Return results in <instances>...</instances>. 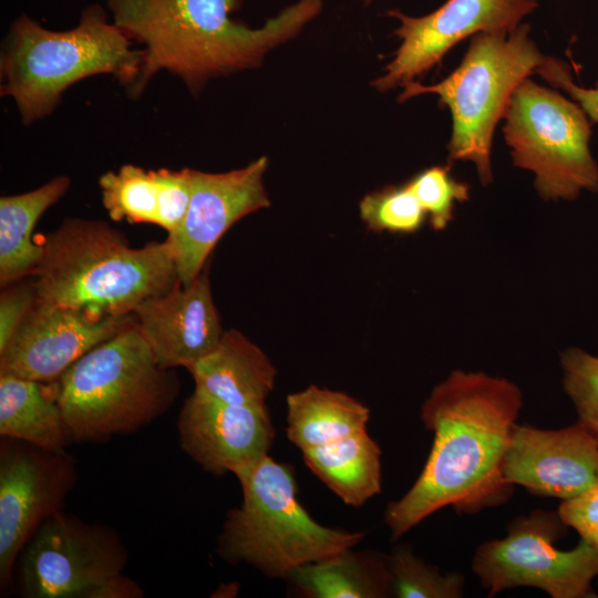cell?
Segmentation results:
<instances>
[{
    "label": "cell",
    "instance_id": "cell-4",
    "mask_svg": "<svg viewBox=\"0 0 598 598\" xmlns=\"http://www.w3.org/2000/svg\"><path fill=\"white\" fill-rule=\"evenodd\" d=\"M131 43L96 3L65 31L48 30L21 14L2 41L0 95L13 99L21 122L29 126L49 116L63 92L89 76L112 74L128 92L143 59V51Z\"/></svg>",
    "mask_w": 598,
    "mask_h": 598
},
{
    "label": "cell",
    "instance_id": "cell-33",
    "mask_svg": "<svg viewBox=\"0 0 598 598\" xmlns=\"http://www.w3.org/2000/svg\"><path fill=\"white\" fill-rule=\"evenodd\" d=\"M367 2H370V0H365Z\"/></svg>",
    "mask_w": 598,
    "mask_h": 598
},
{
    "label": "cell",
    "instance_id": "cell-24",
    "mask_svg": "<svg viewBox=\"0 0 598 598\" xmlns=\"http://www.w3.org/2000/svg\"><path fill=\"white\" fill-rule=\"evenodd\" d=\"M370 410L341 391L310 385L287 396V437L301 451L367 429Z\"/></svg>",
    "mask_w": 598,
    "mask_h": 598
},
{
    "label": "cell",
    "instance_id": "cell-3",
    "mask_svg": "<svg viewBox=\"0 0 598 598\" xmlns=\"http://www.w3.org/2000/svg\"><path fill=\"white\" fill-rule=\"evenodd\" d=\"M43 247L38 299L95 316L131 315L179 280L168 239L133 248L103 220L65 218Z\"/></svg>",
    "mask_w": 598,
    "mask_h": 598
},
{
    "label": "cell",
    "instance_id": "cell-22",
    "mask_svg": "<svg viewBox=\"0 0 598 598\" xmlns=\"http://www.w3.org/2000/svg\"><path fill=\"white\" fill-rule=\"evenodd\" d=\"M310 471L341 501L359 507L381 491V448L367 429L302 451Z\"/></svg>",
    "mask_w": 598,
    "mask_h": 598
},
{
    "label": "cell",
    "instance_id": "cell-31",
    "mask_svg": "<svg viewBox=\"0 0 598 598\" xmlns=\"http://www.w3.org/2000/svg\"><path fill=\"white\" fill-rule=\"evenodd\" d=\"M558 515L565 526L574 528L582 539L598 548V485L563 501Z\"/></svg>",
    "mask_w": 598,
    "mask_h": 598
},
{
    "label": "cell",
    "instance_id": "cell-32",
    "mask_svg": "<svg viewBox=\"0 0 598 598\" xmlns=\"http://www.w3.org/2000/svg\"><path fill=\"white\" fill-rule=\"evenodd\" d=\"M595 485H598V467H597V477H596V484Z\"/></svg>",
    "mask_w": 598,
    "mask_h": 598
},
{
    "label": "cell",
    "instance_id": "cell-5",
    "mask_svg": "<svg viewBox=\"0 0 598 598\" xmlns=\"http://www.w3.org/2000/svg\"><path fill=\"white\" fill-rule=\"evenodd\" d=\"M70 443H102L152 424L181 390L156 361L135 317L52 382Z\"/></svg>",
    "mask_w": 598,
    "mask_h": 598
},
{
    "label": "cell",
    "instance_id": "cell-8",
    "mask_svg": "<svg viewBox=\"0 0 598 598\" xmlns=\"http://www.w3.org/2000/svg\"><path fill=\"white\" fill-rule=\"evenodd\" d=\"M503 120L513 164L533 173L540 198L571 202L584 192L598 193L591 122L578 103L527 78L514 91Z\"/></svg>",
    "mask_w": 598,
    "mask_h": 598
},
{
    "label": "cell",
    "instance_id": "cell-6",
    "mask_svg": "<svg viewBox=\"0 0 598 598\" xmlns=\"http://www.w3.org/2000/svg\"><path fill=\"white\" fill-rule=\"evenodd\" d=\"M243 502L228 512L217 553L227 563H245L267 577L287 578L298 567L353 548L362 532L317 523L297 498L292 467L268 454L236 468Z\"/></svg>",
    "mask_w": 598,
    "mask_h": 598
},
{
    "label": "cell",
    "instance_id": "cell-13",
    "mask_svg": "<svg viewBox=\"0 0 598 598\" xmlns=\"http://www.w3.org/2000/svg\"><path fill=\"white\" fill-rule=\"evenodd\" d=\"M268 158L260 156L224 173L192 169V195L178 229L168 235L179 281L188 285L206 266L221 236L240 218L270 206L264 176Z\"/></svg>",
    "mask_w": 598,
    "mask_h": 598
},
{
    "label": "cell",
    "instance_id": "cell-21",
    "mask_svg": "<svg viewBox=\"0 0 598 598\" xmlns=\"http://www.w3.org/2000/svg\"><path fill=\"white\" fill-rule=\"evenodd\" d=\"M287 579L309 598H384L392 596L388 556L343 550L295 569Z\"/></svg>",
    "mask_w": 598,
    "mask_h": 598
},
{
    "label": "cell",
    "instance_id": "cell-27",
    "mask_svg": "<svg viewBox=\"0 0 598 598\" xmlns=\"http://www.w3.org/2000/svg\"><path fill=\"white\" fill-rule=\"evenodd\" d=\"M423 208L431 227L444 230L457 204L470 199V186L456 179L450 165L431 166L405 183Z\"/></svg>",
    "mask_w": 598,
    "mask_h": 598
},
{
    "label": "cell",
    "instance_id": "cell-17",
    "mask_svg": "<svg viewBox=\"0 0 598 598\" xmlns=\"http://www.w3.org/2000/svg\"><path fill=\"white\" fill-rule=\"evenodd\" d=\"M136 324L158 364L189 368L214 351L224 334L208 268L188 283L146 299L133 311Z\"/></svg>",
    "mask_w": 598,
    "mask_h": 598
},
{
    "label": "cell",
    "instance_id": "cell-2",
    "mask_svg": "<svg viewBox=\"0 0 598 598\" xmlns=\"http://www.w3.org/2000/svg\"><path fill=\"white\" fill-rule=\"evenodd\" d=\"M113 23L143 45L141 71L127 94L138 97L166 70L193 95L208 81L261 65L275 48L297 37L322 10L323 0H298L262 27L231 16L243 0H105Z\"/></svg>",
    "mask_w": 598,
    "mask_h": 598
},
{
    "label": "cell",
    "instance_id": "cell-25",
    "mask_svg": "<svg viewBox=\"0 0 598 598\" xmlns=\"http://www.w3.org/2000/svg\"><path fill=\"white\" fill-rule=\"evenodd\" d=\"M392 596L398 598H461L465 578L458 571L441 573L416 556L408 545H399L388 556Z\"/></svg>",
    "mask_w": 598,
    "mask_h": 598
},
{
    "label": "cell",
    "instance_id": "cell-30",
    "mask_svg": "<svg viewBox=\"0 0 598 598\" xmlns=\"http://www.w3.org/2000/svg\"><path fill=\"white\" fill-rule=\"evenodd\" d=\"M535 73H538L555 89L567 93L571 100L580 105L591 123H598V82L594 87H582L576 84L569 65L551 56H545Z\"/></svg>",
    "mask_w": 598,
    "mask_h": 598
},
{
    "label": "cell",
    "instance_id": "cell-7",
    "mask_svg": "<svg viewBox=\"0 0 598 598\" xmlns=\"http://www.w3.org/2000/svg\"><path fill=\"white\" fill-rule=\"evenodd\" d=\"M545 55L530 38L529 25L511 32H481L472 37L460 65L442 81L412 82L398 99L435 94L452 116L447 144L451 161L470 162L482 185L493 181L491 150L494 130L504 117L516 87L543 63Z\"/></svg>",
    "mask_w": 598,
    "mask_h": 598
},
{
    "label": "cell",
    "instance_id": "cell-20",
    "mask_svg": "<svg viewBox=\"0 0 598 598\" xmlns=\"http://www.w3.org/2000/svg\"><path fill=\"white\" fill-rule=\"evenodd\" d=\"M71 181L60 175L42 186L0 198V283L6 287L34 275L44 252L32 241L42 214L69 190Z\"/></svg>",
    "mask_w": 598,
    "mask_h": 598
},
{
    "label": "cell",
    "instance_id": "cell-10",
    "mask_svg": "<svg viewBox=\"0 0 598 598\" xmlns=\"http://www.w3.org/2000/svg\"><path fill=\"white\" fill-rule=\"evenodd\" d=\"M561 525L558 512L536 511L514 519L505 537L482 543L472 569L488 596L534 587L551 598L597 597L598 548L582 538L570 550L557 548Z\"/></svg>",
    "mask_w": 598,
    "mask_h": 598
},
{
    "label": "cell",
    "instance_id": "cell-26",
    "mask_svg": "<svg viewBox=\"0 0 598 598\" xmlns=\"http://www.w3.org/2000/svg\"><path fill=\"white\" fill-rule=\"evenodd\" d=\"M359 210L367 227L379 233L413 234L427 218L406 184L390 185L367 194Z\"/></svg>",
    "mask_w": 598,
    "mask_h": 598
},
{
    "label": "cell",
    "instance_id": "cell-11",
    "mask_svg": "<svg viewBox=\"0 0 598 598\" xmlns=\"http://www.w3.org/2000/svg\"><path fill=\"white\" fill-rule=\"evenodd\" d=\"M75 458L1 436L0 587L6 592L18 557L42 523L62 511L75 487Z\"/></svg>",
    "mask_w": 598,
    "mask_h": 598
},
{
    "label": "cell",
    "instance_id": "cell-19",
    "mask_svg": "<svg viewBox=\"0 0 598 598\" xmlns=\"http://www.w3.org/2000/svg\"><path fill=\"white\" fill-rule=\"evenodd\" d=\"M187 370L195 391L234 405L265 403L277 374L266 353L235 329L224 331L217 348Z\"/></svg>",
    "mask_w": 598,
    "mask_h": 598
},
{
    "label": "cell",
    "instance_id": "cell-9",
    "mask_svg": "<svg viewBox=\"0 0 598 598\" xmlns=\"http://www.w3.org/2000/svg\"><path fill=\"white\" fill-rule=\"evenodd\" d=\"M128 551L111 527L56 512L18 557L23 598H142L144 590L123 570Z\"/></svg>",
    "mask_w": 598,
    "mask_h": 598
},
{
    "label": "cell",
    "instance_id": "cell-16",
    "mask_svg": "<svg viewBox=\"0 0 598 598\" xmlns=\"http://www.w3.org/2000/svg\"><path fill=\"white\" fill-rule=\"evenodd\" d=\"M177 431L181 448L214 475L267 455L275 437L266 403L234 405L195 390L183 403Z\"/></svg>",
    "mask_w": 598,
    "mask_h": 598
},
{
    "label": "cell",
    "instance_id": "cell-1",
    "mask_svg": "<svg viewBox=\"0 0 598 598\" xmlns=\"http://www.w3.org/2000/svg\"><path fill=\"white\" fill-rule=\"evenodd\" d=\"M523 403L515 382L483 371L453 370L433 388L421 408L433 445L415 483L384 512L392 539L446 506L472 514L509 497L502 466Z\"/></svg>",
    "mask_w": 598,
    "mask_h": 598
},
{
    "label": "cell",
    "instance_id": "cell-28",
    "mask_svg": "<svg viewBox=\"0 0 598 598\" xmlns=\"http://www.w3.org/2000/svg\"><path fill=\"white\" fill-rule=\"evenodd\" d=\"M563 386L579 421L598 435V354L579 347L560 352Z\"/></svg>",
    "mask_w": 598,
    "mask_h": 598
},
{
    "label": "cell",
    "instance_id": "cell-23",
    "mask_svg": "<svg viewBox=\"0 0 598 598\" xmlns=\"http://www.w3.org/2000/svg\"><path fill=\"white\" fill-rule=\"evenodd\" d=\"M0 435L62 452L70 444L52 382L0 374Z\"/></svg>",
    "mask_w": 598,
    "mask_h": 598
},
{
    "label": "cell",
    "instance_id": "cell-15",
    "mask_svg": "<svg viewBox=\"0 0 598 598\" xmlns=\"http://www.w3.org/2000/svg\"><path fill=\"white\" fill-rule=\"evenodd\" d=\"M598 435L579 420L558 430L515 424L502 473L508 485L567 501L596 484Z\"/></svg>",
    "mask_w": 598,
    "mask_h": 598
},
{
    "label": "cell",
    "instance_id": "cell-14",
    "mask_svg": "<svg viewBox=\"0 0 598 598\" xmlns=\"http://www.w3.org/2000/svg\"><path fill=\"white\" fill-rule=\"evenodd\" d=\"M132 320L133 313L101 317L38 299L0 351V374L53 382Z\"/></svg>",
    "mask_w": 598,
    "mask_h": 598
},
{
    "label": "cell",
    "instance_id": "cell-18",
    "mask_svg": "<svg viewBox=\"0 0 598 598\" xmlns=\"http://www.w3.org/2000/svg\"><path fill=\"white\" fill-rule=\"evenodd\" d=\"M102 204L114 221L154 224L172 234L182 225L190 200V168L145 169L133 164L99 178Z\"/></svg>",
    "mask_w": 598,
    "mask_h": 598
},
{
    "label": "cell",
    "instance_id": "cell-12",
    "mask_svg": "<svg viewBox=\"0 0 598 598\" xmlns=\"http://www.w3.org/2000/svg\"><path fill=\"white\" fill-rule=\"evenodd\" d=\"M537 7V0H446L422 17L390 10L386 14L399 21L394 34L400 45L371 85L380 92L404 87L460 41L481 32H511Z\"/></svg>",
    "mask_w": 598,
    "mask_h": 598
},
{
    "label": "cell",
    "instance_id": "cell-29",
    "mask_svg": "<svg viewBox=\"0 0 598 598\" xmlns=\"http://www.w3.org/2000/svg\"><path fill=\"white\" fill-rule=\"evenodd\" d=\"M38 300L34 281H16L0 295V351Z\"/></svg>",
    "mask_w": 598,
    "mask_h": 598
}]
</instances>
